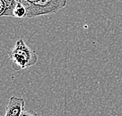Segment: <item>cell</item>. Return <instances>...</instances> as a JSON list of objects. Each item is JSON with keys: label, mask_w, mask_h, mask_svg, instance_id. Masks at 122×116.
<instances>
[{"label": "cell", "mask_w": 122, "mask_h": 116, "mask_svg": "<svg viewBox=\"0 0 122 116\" xmlns=\"http://www.w3.org/2000/svg\"><path fill=\"white\" fill-rule=\"evenodd\" d=\"M5 11V4L3 0H0V16H2Z\"/></svg>", "instance_id": "5"}, {"label": "cell", "mask_w": 122, "mask_h": 116, "mask_svg": "<svg viewBox=\"0 0 122 116\" xmlns=\"http://www.w3.org/2000/svg\"><path fill=\"white\" fill-rule=\"evenodd\" d=\"M20 116H38V115L35 112H29L24 110V111L22 112Z\"/></svg>", "instance_id": "6"}, {"label": "cell", "mask_w": 122, "mask_h": 116, "mask_svg": "<svg viewBox=\"0 0 122 116\" xmlns=\"http://www.w3.org/2000/svg\"><path fill=\"white\" fill-rule=\"evenodd\" d=\"M24 105L25 102L23 98L11 96L5 109V116H20L24 111Z\"/></svg>", "instance_id": "3"}, {"label": "cell", "mask_w": 122, "mask_h": 116, "mask_svg": "<svg viewBox=\"0 0 122 116\" xmlns=\"http://www.w3.org/2000/svg\"><path fill=\"white\" fill-rule=\"evenodd\" d=\"M67 0H38L26 7L27 18H33L46 14L56 13L66 5Z\"/></svg>", "instance_id": "2"}, {"label": "cell", "mask_w": 122, "mask_h": 116, "mask_svg": "<svg viewBox=\"0 0 122 116\" xmlns=\"http://www.w3.org/2000/svg\"><path fill=\"white\" fill-rule=\"evenodd\" d=\"M8 56L13 62V68L17 71L35 65L38 61L35 51L31 50L23 39L17 40L9 50Z\"/></svg>", "instance_id": "1"}, {"label": "cell", "mask_w": 122, "mask_h": 116, "mask_svg": "<svg viewBox=\"0 0 122 116\" xmlns=\"http://www.w3.org/2000/svg\"><path fill=\"white\" fill-rule=\"evenodd\" d=\"M27 13L26 8L24 7V5L21 2L18 1L17 4H16V6L14 10V12H13V17L22 19L27 17Z\"/></svg>", "instance_id": "4"}]
</instances>
